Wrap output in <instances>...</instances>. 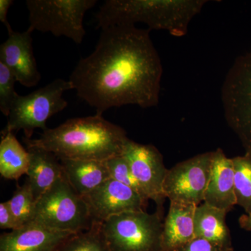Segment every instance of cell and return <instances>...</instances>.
Masks as SVG:
<instances>
[{
  "mask_svg": "<svg viewBox=\"0 0 251 251\" xmlns=\"http://www.w3.org/2000/svg\"><path fill=\"white\" fill-rule=\"evenodd\" d=\"M150 31L135 25L102 29L93 52L77 63L69 80L97 115L114 107L159 103L163 66Z\"/></svg>",
  "mask_w": 251,
  "mask_h": 251,
  "instance_id": "1",
  "label": "cell"
},
{
  "mask_svg": "<svg viewBox=\"0 0 251 251\" xmlns=\"http://www.w3.org/2000/svg\"><path fill=\"white\" fill-rule=\"evenodd\" d=\"M122 127L103 115L71 119L54 128H47L37 139L24 140L27 146L53 153L59 160L105 161L122 155L127 140Z\"/></svg>",
  "mask_w": 251,
  "mask_h": 251,
  "instance_id": "2",
  "label": "cell"
},
{
  "mask_svg": "<svg viewBox=\"0 0 251 251\" xmlns=\"http://www.w3.org/2000/svg\"><path fill=\"white\" fill-rule=\"evenodd\" d=\"M206 0H107L96 15L101 29L141 23L150 30H165L181 37L191 21L201 13Z\"/></svg>",
  "mask_w": 251,
  "mask_h": 251,
  "instance_id": "3",
  "label": "cell"
},
{
  "mask_svg": "<svg viewBox=\"0 0 251 251\" xmlns=\"http://www.w3.org/2000/svg\"><path fill=\"white\" fill-rule=\"evenodd\" d=\"M33 222L73 234L88 230L94 225L85 201L64 175L36 201Z\"/></svg>",
  "mask_w": 251,
  "mask_h": 251,
  "instance_id": "4",
  "label": "cell"
},
{
  "mask_svg": "<svg viewBox=\"0 0 251 251\" xmlns=\"http://www.w3.org/2000/svg\"><path fill=\"white\" fill-rule=\"evenodd\" d=\"M110 251H164L160 213L130 211L100 223Z\"/></svg>",
  "mask_w": 251,
  "mask_h": 251,
  "instance_id": "5",
  "label": "cell"
},
{
  "mask_svg": "<svg viewBox=\"0 0 251 251\" xmlns=\"http://www.w3.org/2000/svg\"><path fill=\"white\" fill-rule=\"evenodd\" d=\"M226 122L251 160V50L238 57L221 87Z\"/></svg>",
  "mask_w": 251,
  "mask_h": 251,
  "instance_id": "6",
  "label": "cell"
},
{
  "mask_svg": "<svg viewBox=\"0 0 251 251\" xmlns=\"http://www.w3.org/2000/svg\"><path fill=\"white\" fill-rule=\"evenodd\" d=\"M71 90L70 81L58 78L27 95L18 94L2 132L14 133L23 130L26 138L31 139L36 128L46 130L48 120L67 108L68 102L63 95Z\"/></svg>",
  "mask_w": 251,
  "mask_h": 251,
  "instance_id": "7",
  "label": "cell"
},
{
  "mask_svg": "<svg viewBox=\"0 0 251 251\" xmlns=\"http://www.w3.org/2000/svg\"><path fill=\"white\" fill-rule=\"evenodd\" d=\"M97 0H27L29 29L65 36L80 44L86 34L83 21Z\"/></svg>",
  "mask_w": 251,
  "mask_h": 251,
  "instance_id": "8",
  "label": "cell"
},
{
  "mask_svg": "<svg viewBox=\"0 0 251 251\" xmlns=\"http://www.w3.org/2000/svg\"><path fill=\"white\" fill-rule=\"evenodd\" d=\"M213 151L180 162L167 171L163 191L171 202L198 206L204 202L212 165Z\"/></svg>",
  "mask_w": 251,
  "mask_h": 251,
  "instance_id": "9",
  "label": "cell"
},
{
  "mask_svg": "<svg viewBox=\"0 0 251 251\" xmlns=\"http://www.w3.org/2000/svg\"><path fill=\"white\" fill-rule=\"evenodd\" d=\"M122 156L128 162L145 198L148 201L152 200L158 207H161L166 198L163 186L168 171L161 153L153 145H142L128 139L124 146Z\"/></svg>",
  "mask_w": 251,
  "mask_h": 251,
  "instance_id": "10",
  "label": "cell"
},
{
  "mask_svg": "<svg viewBox=\"0 0 251 251\" xmlns=\"http://www.w3.org/2000/svg\"><path fill=\"white\" fill-rule=\"evenodd\" d=\"M82 198L94 224L123 213L145 211L148 201L133 188L112 178Z\"/></svg>",
  "mask_w": 251,
  "mask_h": 251,
  "instance_id": "11",
  "label": "cell"
},
{
  "mask_svg": "<svg viewBox=\"0 0 251 251\" xmlns=\"http://www.w3.org/2000/svg\"><path fill=\"white\" fill-rule=\"evenodd\" d=\"M32 30H11L0 46V62L14 74L17 82L26 87L37 85L41 78L33 51Z\"/></svg>",
  "mask_w": 251,
  "mask_h": 251,
  "instance_id": "12",
  "label": "cell"
},
{
  "mask_svg": "<svg viewBox=\"0 0 251 251\" xmlns=\"http://www.w3.org/2000/svg\"><path fill=\"white\" fill-rule=\"evenodd\" d=\"M72 234L31 222L21 228L1 234L0 251H57Z\"/></svg>",
  "mask_w": 251,
  "mask_h": 251,
  "instance_id": "13",
  "label": "cell"
},
{
  "mask_svg": "<svg viewBox=\"0 0 251 251\" xmlns=\"http://www.w3.org/2000/svg\"><path fill=\"white\" fill-rule=\"evenodd\" d=\"M204 202L226 212L237 204L233 161L232 158H227L221 149L213 151L211 174Z\"/></svg>",
  "mask_w": 251,
  "mask_h": 251,
  "instance_id": "14",
  "label": "cell"
},
{
  "mask_svg": "<svg viewBox=\"0 0 251 251\" xmlns=\"http://www.w3.org/2000/svg\"><path fill=\"white\" fill-rule=\"evenodd\" d=\"M29 166L27 181L36 201L64 176L62 163L53 153L44 149L27 146Z\"/></svg>",
  "mask_w": 251,
  "mask_h": 251,
  "instance_id": "15",
  "label": "cell"
},
{
  "mask_svg": "<svg viewBox=\"0 0 251 251\" xmlns=\"http://www.w3.org/2000/svg\"><path fill=\"white\" fill-rule=\"evenodd\" d=\"M197 206L171 202L169 211L163 222V248L164 251H175L191 242L195 236L194 216Z\"/></svg>",
  "mask_w": 251,
  "mask_h": 251,
  "instance_id": "16",
  "label": "cell"
},
{
  "mask_svg": "<svg viewBox=\"0 0 251 251\" xmlns=\"http://www.w3.org/2000/svg\"><path fill=\"white\" fill-rule=\"evenodd\" d=\"M68 182L81 197L111 179L105 161L60 160Z\"/></svg>",
  "mask_w": 251,
  "mask_h": 251,
  "instance_id": "17",
  "label": "cell"
},
{
  "mask_svg": "<svg viewBox=\"0 0 251 251\" xmlns=\"http://www.w3.org/2000/svg\"><path fill=\"white\" fill-rule=\"evenodd\" d=\"M227 213L205 202L197 206L194 216L196 237L209 241L226 251H232L230 234L226 221Z\"/></svg>",
  "mask_w": 251,
  "mask_h": 251,
  "instance_id": "18",
  "label": "cell"
},
{
  "mask_svg": "<svg viewBox=\"0 0 251 251\" xmlns=\"http://www.w3.org/2000/svg\"><path fill=\"white\" fill-rule=\"evenodd\" d=\"M0 142V174L6 179L18 180L27 175L29 153L12 132H1Z\"/></svg>",
  "mask_w": 251,
  "mask_h": 251,
  "instance_id": "19",
  "label": "cell"
},
{
  "mask_svg": "<svg viewBox=\"0 0 251 251\" xmlns=\"http://www.w3.org/2000/svg\"><path fill=\"white\" fill-rule=\"evenodd\" d=\"M57 251H110L101 230L100 223H94L88 230L72 234Z\"/></svg>",
  "mask_w": 251,
  "mask_h": 251,
  "instance_id": "20",
  "label": "cell"
},
{
  "mask_svg": "<svg viewBox=\"0 0 251 251\" xmlns=\"http://www.w3.org/2000/svg\"><path fill=\"white\" fill-rule=\"evenodd\" d=\"M236 202L247 214L251 213V160L246 155L232 158Z\"/></svg>",
  "mask_w": 251,
  "mask_h": 251,
  "instance_id": "21",
  "label": "cell"
},
{
  "mask_svg": "<svg viewBox=\"0 0 251 251\" xmlns=\"http://www.w3.org/2000/svg\"><path fill=\"white\" fill-rule=\"evenodd\" d=\"M7 202L21 227L34 221L36 201L27 180L23 186L16 189Z\"/></svg>",
  "mask_w": 251,
  "mask_h": 251,
  "instance_id": "22",
  "label": "cell"
},
{
  "mask_svg": "<svg viewBox=\"0 0 251 251\" xmlns=\"http://www.w3.org/2000/svg\"><path fill=\"white\" fill-rule=\"evenodd\" d=\"M105 163H106L110 177L112 179L116 180L119 182L133 188L137 192L139 193L145 199H146L144 196L139 183L135 179L134 175L130 170L128 162L126 161L125 158L122 155L112 157L110 159L105 161Z\"/></svg>",
  "mask_w": 251,
  "mask_h": 251,
  "instance_id": "23",
  "label": "cell"
},
{
  "mask_svg": "<svg viewBox=\"0 0 251 251\" xmlns=\"http://www.w3.org/2000/svg\"><path fill=\"white\" fill-rule=\"evenodd\" d=\"M16 82V77L9 68L0 62V110L7 117L18 95L15 90Z\"/></svg>",
  "mask_w": 251,
  "mask_h": 251,
  "instance_id": "24",
  "label": "cell"
},
{
  "mask_svg": "<svg viewBox=\"0 0 251 251\" xmlns=\"http://www.w3.org/2000/svg\"><path fill=\"white\" fill-rule=\"evenodd\" d=\"M175 251H226L209 241L196 237Z\"/></svg>",
  "mask_w": 251,
  "mask_h": 251,
  "instance_id": "25",
  "label": "cell"
},
{
  "mask_svg": "<svg viewBox=\"0 0 251 251\" xmlns=\"http://www.w3.org/2000/svg\"><path fill=\"white\" fill-rule=\"evenodd\" d=\"M21 227L11 212L7 201L0 203V228L12 231Z\"/></svg>",
  "mask_w": 251,
  "mask_h": 251,
  "instance_id": "26",
  "label": "cell"
},
{
  "mask_svg": "<svg viewBox=\"0 0 251 251\" xmlns=\"http://www.w3.org/2000/svg\"><path fill=\"white\" fill-rule=\"evenodd\" d=\"M13 3L14 1L12 0H0V21L6 26L8 32L13 30L7 20L8 12H9L10 6L13 4Z\"/></svg>",
  "mask_w": 251,
  "mask_h": 251,
  "instance_id": "27",
  "label": "cell"
},
{
  "mask_svg": "<svg viewBox=\"0 0 251 251\" xmlns=\"http://www.w3.org/2000/svg\"><path fill=\"white\" fill-rule=\"evenodd\" d=\"M239 223L242 228L251 231V213L241 216L239 219Z\"/></svg>",
  "mask_w": 251,
  "mask_h": 251,
  "instance_id": "28",
  "label": "cell"
}]
</instances>
